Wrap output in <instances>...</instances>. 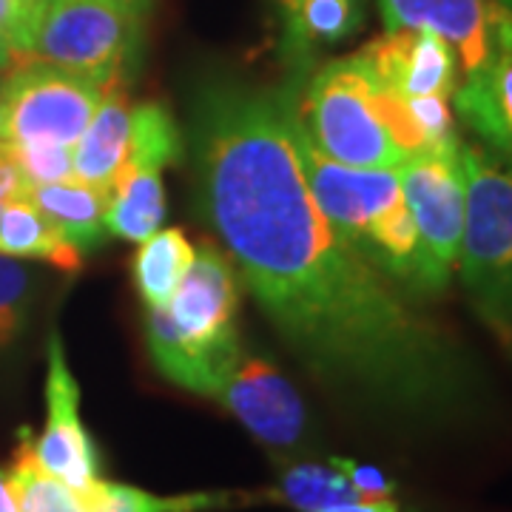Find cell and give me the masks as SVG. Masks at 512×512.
Wrapping results in <instances>:
<instances>
[{"label":"cell","mask_w":512,"mask_h":512,"mask_svg":"<svg viewBox=\"0 0 512 512\" xmlns=\"http://www.w3.org/2000/svg\"><path fill=\"white\" fill-rule=\"evenodd\" d=\"M114 3L126 6V9L137 12V15H146V9H148V0H114Z\"/></svg>","instance_id":"30"},{"label":"cell","mask_w":512,"mask_h":512,"mask_svg":"<svg viewBox=\"0 0 512 512\" xmlns=\"http://www.w3.org/2000/svg\"><path fill=\"white\" fill-rule=\"evenodd\" d=\"M26 60H29V57L23 55L18 46L0 32V77H6L9 72H15V69L23 66Z\"/></svg>","instance_id":"28"},{"label":"cell","mask_w":512,"mask_h":512,"mask_svg":"<svg viewBox=\"0 0 512 512\" xmlns=\"http://www.w3.org/2000/svg\"><path fill=\"white\" fill-rule=\"evenodd\" d=\"M293 140L305 183L330 228L404 291L427 293L419 234L404 202L399 171L333 163L305 140L296 123Z\"/></svg>","instance_id":"2"},{"label":"cell","mask_w":512,"mask_h":512,"mask_svg":"<svg viewBox=\"0 0 512 512\" xmlns=\"http://www.w3.org/2000/svg\"><path fill=\"white\" fill-rule=\"evenodd\" d=\"M194 254L197 248L180 228H160L140 242V251L134 256V282L148 308H165L171 302Z\"/></svg>","instance_id":"20"},{"label":"cell","mask_w":512,"mask_h":512,"mask_svg":"<svg viewBox=\"0 0 512 512\" xmlns=\"http://www.w3.org/2000/svg\"><path fill=\"white\" fill-rule=\"evenodd\" d=\"M200 396L222 404L254 439L268 447H293L308 424L305 404L293 384L242 345L217 362Z\"/></svg>","instance_id":"8"},{"label":"cell","mask_w":512,"mask_h":512,"mask_svg":"<svg viewBox=\"0 0 512 512\" xmlns=\"http://www.w3.org/2000/svg\"><path fill=\"white\" fill-rule=\"evenodd\" d=\"M143 15L114 0H43L29 60L80 74L94 86H126L137 63Z\"/></svg>","instance_id":"5"},{"label":"cell","mask_w":512,"mask_h":512,"mask_svg":"<svg viewBox=\"0 0 512 512\" xmlns=\"http://www.w3.org/2000/svg\"><path fill=\"white\" fill-rule=\"evenodd\" d=\"M293 123L319 154L353 168H399L407 160L387 128L390 89L359 55L328 60L293 80Z\"/></svg>","instance_id":"3"},{"label":"cell","mask_w":512,"mask_h":512,"mask_svg":"<svg viewBox=\"0 0 512 512\" xmlns=\"http://www.w3.org/2000/svg\"><path fill=\"white\" fill-rule=\"evenodd\" d=\"M163 168L151 163H126L111 185L106 228L109 237L143 242L160 231L165 217Z\"/></svg>","instance_id":"16"},{"label":"cell","mask_w":512,"mask_h":512,"mask_svg":"<svg viewBox=\"0 0 512 512\" xmlns=\"http://www.w3.org/2000/svg\"><path fill=\"white\" fill-rule=\"evenodd\" d=\"M384 29H416L450 43L461 83L473 86L495 60V29L504 6L498 0H379Z\"/></svg>","instance_id":"9"},{"label":"cell","mask_w":512,"mask_h":512,"mask_svg":"<svg viewBox=\"0 0 512 512\" xmlns=\"http://www.w3.org/2000/svg\"><path fill=\"white\" fill-rule=\"evenodd\" d=\"M131 100L126 86H111L94 111L92 123L74 146V180L111 194L131 143Z\"/></svg>","instance_id":"14"},{"label":"cell","mask_w":512,"mask_h":512,"mask_svg":"<svg viewBox=\"0 0 512 512\" xmlns=\"http://www.w3.org/2000/svg\"><path fill=\"white\" fill-rule=\"evenodd\" d=\"M32 188L35 185L29 183V177L15 163V157L0 151V208L3 205H15V202H29Z\"/></svg>","instance_id":"27"},{"label":"cell","mask_w":512,"mask_h":512,"mask_svg":"<svg viewBox=\"0 0 512 512\" xmlns=\"http://www.w3.org/2000/svg\"><path fill=\"white\" fill-rule=\"evenodd\" d=\"M0 92V146L57 143L74 148L92 123L106 89L80 74L26 60L0 80Z\"/></svg>","instance_id":"7"},{"label":"cell","mask_w":512,"mask_h":512,"mask_svg":"<svg viewBox=\"0 0 512 512\" xmlns=\"http://www.w3.org/2000/svg\"><path fill=\"white\" fill-rule=\"evenodd\" d=\"M356 55L365 60L367 69L384 89H390L404 100H419V97L453 100L461 83L456 52L450 49L447 40L430 32L393 29L370 40Z\"/></svg>","instance_id":"12"},{"label":"cell","mask_w":512,"mask_h":512,"mask_svg":"<svg viewBox=\"0 0 512 512\" xmlns=\"http://www.w3.org/2000/svg\"><path fill=\"white\" fill-rule=\"evenodd\" d=\"M461 163L467 214L456 268L481 319L512 345V168L464 140Z\"/></svg>","instance_id":"4"},{"label":"cell","mask_w":512,"mask_h":512,"mask_svg":"<svg viewBox=\"0 0 512 512\" xmlns=\"http://www.w3.org/2000/svg\"><path fill=\"white\" fill-rule=\"evenodd\" d=\"M237 302V279L228 256L217 245L202 242L165 311L191 348L211 356L239 342Z\"/></svg>","instance_id":"10"},{"label":"cell","mask_w":512,"mask_h":512,"mask_svg":"<svg viewBox=\"0 0 512 512\" xmlns=\"http://www.w3.org/2000/svg\"><path fill=\"white\" fill-rule=\"evenodd\" d=\"M458 117L473 128L481 146L512 168V12L504 9L495 29V60L473 86L453 94Z\"/></svg>","instance_id":"13"},{"label":"cell","mask_w":512,"mask_h":512,"mask_svg":"<svg viewBox=\"0 0 512 512\" xmlns=\"http://www.w3.org/2000/svg\"><path fill=\"white\" fill-rule=\"evenodd\" d=\"M37 464L43 473L80 493L97 481L94 444L80 421V387L66 365L60 333L49 336V373H46V427L32 436Z\"/></svg>","instance_id":"11"},{"label":"cell","mask_w":512,"mask_h":512,"mask_svg":"<svg viewBox=\"0 0 512 512\" xmlns=\"http://www.w3.org/2000/svg\"><path fill=\"white\" fill-rule=\"evenodd\" d=\"M498 3H501L504 9H510V12H512V0H498Z\"/></svg>","instance_id":"32"},{"label":"cell","mask_w":512,"mask_h":512,"mask_svg":"<svg viewBox=\"0 0 512 512\" xmlns=\"http://www.w3.org/2000/svg\"><path fill=\"white\" fill-rule=\"evenodd\" d=\"M0 512H20L9 476H6V467H0Z\"/></svg>","instance_id":"29"},{"label":"cell","mask_w":512,"mask_h":512,"mask_svg":"<svg viewBox=\"0 0 512 512\" xmlns=\"http://www.w3.org/2000/svg\"><path fill=\"white\" fill-rule=\"evenodd\" d=\"M80 512H211L228 510L237 504L262 501L259 495L239 493H188V495H154L128 484H114L97 478L92 487L72 493Z\"/></svg>","instance_id":"19"},{"label":"cell","mask_w":512,"mask_h":512,"mask_svg":"<svg viewBox=\"0 0 512 512\" xmlns=\"http://www.w3.org/2000/svg\"><path fill=\"white\" fill-rule=\"evenodd\" d=\"M0 151L12 154L15 163L23 168L32 185L69 183L74 180V148L57 143H15L0 146Z\"/></svg>","instance_id":"24"},{"label":"cell","mask_w":512,"mask_h":512,"mask_svg":"<svg viewBox=\"0 0 512 512\" xmlns=\"http://www.w3.org/2000/svg\"><path fill=\"white\" fill-rule=\"evenodd\" d=\"M291 94V80H217L197 94L191 154L205 222L319 379L393 410H444L464 390L461 356L413 293L330 228L296 157Z\"/></svg>","instance_id":"1"},{"label":"cell","mask_w":512,"mask_h":512,"mask_svg":"<svg viewBox=\"0 0 512 512\" xmlns=\"http://www.w3.org/2000/svg\"><path fill=\"white\" fill-rule=\"evenodd\" d=\"M37 9L29 0H0V32L29 57Z\"/></svg>","instance_id":"25"},{"label":"cell","mask_w":512,"mask_h":512,"mask_svg":"<svg viewBox=\"0 0 512 512\" xmlns=\"http://www.w3.org/2000/svg\"><path fill=\"white\" fill-rule=\"evenodd\" d=\"M350 484L353 490L362 495V498H370V501H379V498H390L393 493V484L382 476V470L370 467V464H356V461H348V458H330Z\"/></svg>","instance_id":"26"},{"label":"cell","mask_w":512,"mask_h":512,"mask_svg":"<svg viewBox=\"0 0 512 512\" xmlns=\"http://www.w3.org/2000/svg\"><path fill=\"white\" fill-rule=\"evenodd\" d=\"M29 202L55 222L60 234L80 254H89L109 239V228H106L109 197L92 185H83L80 180L35 185Z\"/></svg>","instance_id":"17"},{"label":"cell","mask_w":512,"mask_h":512,"mask_svg":"<svg viewBox=\"0 0 512 512\" xmlns=\"http://www.w3.org/2000/svg\"><path fill=\"white\" fill-rule=\"evenodd\" d=\"M276 6H279V15H282V20L291 18L293 9L299 6V0H276Z\"/></svg>","instance_id":"31"},{"label":"cell","mask_w":512,"mask_h":512,"mask_svg":"<svg viewBox=\"0 0 512 512\" xmlns=\"http://www.w3.org/2000/svg\"><path fill=\"white\" fill-rule=\"evenodd\" d=\"M6 476L20 512H80L72 490L40 470L29 430H20L15 456L6 464Z\"/></svg>","instance_id":"22"},{"label":"cell","mask_w":512,"mask_h":512,"mask_svg":"<svg viewBox=\"0 0 512 512\" xmlns=\"http://www.w3.org/2000/svg\"><path fill=\"white\" fill-rule=\"evenodd\" d=\"M367 0H299L291 18H285L282 55L293 80L311 74L316 49L353 37L365 23Z\"/></svg>","instance_id":"15"},{"label":"cell","mask_w":512,"mask_h":512,"mask_svg":"<svg viewBox=\"0 0 512 512\" xmlns=\"http://www.w3.org/2000/svg\"><path fill=\"white\" fill-rule=\"evenodd\" d=\"M396 171L407 211L419 234L424 291L439 293L447 288L456 271L464 237L467 183L461 163V137L410 154Z\"/></svg>","instance_id":"6"},{"label":"cell","mask_w":512,"mask_h":512,"mask_svg":"<svg viewBox=\"0 0 512 512\" xmlns=\"http://www.w3.org/2000/svg\"><path fill=\"white\" fill-rule=\"evenodd\" d=\"M29 3H32V6H35L37 12H40V6H43V0H29Z\"/></svg>","instance_id":"33"},{"label":"cell","mask_w":512,"mask_h":512,"mask_svg":"<svg viewBox=\"0 0 512 512\" xmlns=\"http://www.w3.org/2000/svg\"><path fill=\"white\" fill-rule=\"evenodd\" d=\"M32 293V276L18 259L0 254V350H6L23 330Z\"/></svg>","instance_id":"23"},{"label":"cell","mask_w":512,"mask_h":512,"mask_svg":"<svg viewBox=\"0 0 512 512\" xmlns=\"http://www.w3.org/2000/svg\"><path fill=\"white\" fill-rule=\"evenodd\" d=\"M265 495L299 512H322L336 504L362 501V495L353 490V484L333 461L330 464H293L291 470L279 476L274 490Z\"/></svg>","instance_id":"21"},{"label":"cell","mask_w":512,"mask_h":512,"mask_svg":"<svg viewBox=\"0 0 512 512\" xmlns=\"http://www.w3.org/2000/svg\"><path fill=\"white\" fill-rule=\"evenodd\" d=\"M0 254L12 259H40L60 268L63 274H77L83 268V254L32 202L0 208Z\"/></svg>","instance_id":"18"}]
</instances>
